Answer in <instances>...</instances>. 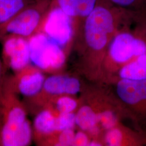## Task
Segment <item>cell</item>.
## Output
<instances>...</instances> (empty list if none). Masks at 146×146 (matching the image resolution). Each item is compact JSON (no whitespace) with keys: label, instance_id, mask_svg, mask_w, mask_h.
<instances>
[{"label":"cell","instance_id":"6da1fadb","mask_svg":"<svg viewBox=\"0 0 146 146\" xmlns=\"http://www.w3.org/2000/svg\"><path fill=\"white\" fill-rule=\"evenodd\" d=\"M136 12L100 0L84 21L76 36L82 35L85 54L92 61H98L99 70L113 37Z\"/></svg>","mask_w":146,"mask_h":146},{"label":"cell","instance_id":"7a4b0ae2","mask_svg":"<svg viewBox=\"0 0 146 146\" xmlns=\"http://www.w3.org/2000/svg\"><path fill=\"white\" fill-rule=\"evenodd\" d=\"M145 54L146 13L140 11L136 13L113 37L100 70L117 72L126 63Z\"/></svg>","mask_w":146,"mask_h":146},{"label":"cell","instance_id":"3957f363","mask_svg":"<svg viewBox=\"0 0 146 146\" xmlns=\"http://www.w3.org/2000/svg\"><path fill=\"white\" fill-rule=\"evenodd\" d=\"M33 138L26 104L5 80L0 93V146H27Z\"/></svg>","mask_w":146,"mask_h":146},{"label":"cell","instance_id":"277c9868","mask_svg":"<svg viewBox=\"0 0 146 146\" xmlns=\"http://www.w3.org/2000/svg\"><path fill=\"white\" fill-rule=\"evenodd\" d=\"M52 0L34 1L19 12L0 31V39L7 34L29 38L40 31Z\"/></svg>","mask_w":146,"mask_h":146},{"label":"cell","instance_id":"5b68a950","mask_svg":"<svg viewBox=\"0 0 146 146\" xmlns=\"http://www.w3.org/2000/svg\"><path fill=\"white\" fill-rule=\"evenodd\" d=\"M31 62L43 72H54L64 65V49L42 32L28 38Z\"/></svg>","mask_w":146,"mask_h":146},{"label":"cell","instance_id":"8992f818","mask_svg":"<svg viewBox=\"0 0 146 146\" xmlns=\"http://www.w3.org/2000/svg\"><path fill=\"white\" fill-rule=\"evenodd\" d=\"M116 93L132 118L146 127V79H119Z\"/></svg>","mask_w":146,"mask_h":146},{"label":"cell","instance_id":"52a82bcc","mask_svg":"<svg viewBox=\"0 0 146 146\" xmlns=\"http://www.w3.org/2000/svg\"><path fill=\"white\" fill-rule=\"evenodd\" d=\"M39 32L46 34L64 49L70 46L75 37L70 18L60 9L52 5V3Z\"/></svg>","mask_w":146,"mask_h":146},{"label":"cell","instance_id":"ba28073f","mask_svg":"<svg viewBox=\"0 0 146 146\" xmlns=\"http://www.w3.org/2000/svg\"><path fill=\"white\" fill-rule=\"evenodd\" d=\"M0 41L5 66L16 73L30 64L31 52L28 38L14 34H7L1 38Z\"/></svg>","mask_w":146,"mask_h":146},{"label":"cell","instance_id":"9c48e42d","mask_svg":"<svg viewBox=\"0 0 146 146\" xmlns=\"http://www.w3.org/2000/svg\"><path fill=\"white\" fill-rule=\"evenodd\" d=\"M45 79L43 71L34 65L29 64L16 72L15 75L8 78L7 81L17 94L31 98L41 92Z\"/></svg>","mask_w":146,"mask_h":146},{"label":"cell","instance_id":"30bf717a","mask_svg":"<svg viewBox=\"0 0 146 146\" xmlns=\"http://www.w3.org/2000/svg\"><path fill=\"white\" fill-rule=\"evenodd\" d=\"M81 83L78 78L63 75H53L45 79L39 95L42 96L74 95L81 90Z\"/></svg>","mask_w":146,"mask_h":146},{"label":"cell","instance_id":"8fae6325","mask_svg":"<svg viewBox=\"0 0 146 146\" xmlns=\"http://www.w3.org/2000/svg\"><path fill=\"white\" fill-rule=\"evenodd\" d=\"M104 141L106 146H145L146 133L117 125L105 131Z\"/></svg>","mask_w":146,"mask_h":146},{"label":"cell","instance_id":"7c38bea8","mask_svg":"<svg viewBox=\"0 0 146 146\" xmlns=\"http://www.w3.org/2000/svg\"><path fill=\"white\" fill-rule=\"evenodd\" d=\"M58 114L48 107H43L37 114L33 123V138L39 143H43L55 134L56 121Z\"/></svg>","mask_w":146,"mask_h":146},{"label":"cell","instance_id":"4fadbf2b","mask_svg":"<svg viewBox=\"0 0 146 146\" xmlns=\"http://www.w3.org/2000/svg\"><path fill=\"white\" fill-rule=\"evenodd\" d=\"M76 125L96 138L100 134L101 128L99 125L98 112L93 105L84 104L75 113Z\"/></svg>","mask_w":146,"mask_h":146},{"label":"cell","instance_id":"5bb4252c","mask_svg":"<svg viewBox=\"0 0 146 146\" xmlns=\"http://www.w3.org/2000/svg\"><path fill=\"white\" fill-rule=\"evenodd\" d=\"M116 73L119 79L131 80L146 79V54L126 63Z\"/></svg>","mask_w":146,"mask_h":146},{"label":"cell","instance_id":"9a60e30c","mask_svg":"<svg viewBox=\"0 0 146 146\" xmlns=\"http://www.w3.org/2000/svg\"><path fill=\"white\" fill-rule=\"evenodd\" d=\"M34 0H0V31L20 11Z\"/></svg>","mask_w":146,"mask_h":146},{"label":"cell","instance_id":"2e32d148","mask_svg":"<svg viewBox=\"0 0 146 146\" xmlns=\"http://www.w3.org/2000/svg\"><path fill=\"white\" fill-rule=\"evenodd\" d=\"M100 0H79L77 15L73 23L76 36L84 20L95 9Z\"/></svg>","mask_w":146,"mask_h":146},{"label":"cell","instance_id":"e0dca14e","mask_svg":"<svg viewBox=\"0 0 146 146\" xmlns=\"http://www.w3.org/2000/svg\"><path fill=\"white\" fill-rule=\"evenodd\" d=\"M98 112L99 125L101 129L104 131L109 130L119 125V118L115 110L109 107L94 106Z\"/></svg>","mask_w":146,"mask_h":146},{"label":"cell","instance_id":"ac0fdd59","mask_svg":"<svg viewBox=\"0 0 146 146\" xmlns=\"http://www.w3.org/2000/svg\"><path fill=\"white\" fill-rule=\"evenodd\" d=\"M75 133L73 129H69L56 133L45 142L44 144L54 146H73Z\"/></svg>","mask_w":146,"mask_h":146},{"label":"cell","instance_id":"d6986e66","mask_svg":"<svg viewBox=\"0 0 146 146\" xmlns=\"http://www.w3.org/2000/svg\"><path fill=\"white\" fill-rule=\"evenodd\" d=\"M78 2L79 0H52V5L60 9L70 18L73 25L77 15Z\"/></svg>","mask_w":146,"mask_h":146},{"label":"cell","instance_id":"ffe728a7","mask_svg":"<svg viewBox=\"0 0 146 146\" xmlns=\"http://www.w3.org/2000/svg\"><path fill=\"white\" fill-rule=\"evenodd\" d=\"M110 4L134 11L146 12V0H106Z\"/></svg>","mask_w":146,"mask_h":146},{"label":"cell","instance_id":"44dd1931","mask_svg":"<svg viewBox=\"0 0 146 146\" xmlns=\"http://www.w3.org/2000/svg\"><path fill=\"white\" fill-rule=\"evenodd\" d=\"M76 125L75 113L58 114L56 121V131L58 133L69 129H74Z\"/></svg>","mask_w":146,"mask_h":146},{"label":"cell","instance_id":"7402d4cb","mask_svg":"<svg viewBox=\"0 0 146 146\" xmlns=\"http://www.w3.org/2000/svg\"><path fill=\"white\" fill-rule=\"evenodd\" d=\"M90 141V140H89L87 133H86L84 131L81 130L75 133L74 142H73V146H89V143Z\"/></svg>","mask_w":146,"mask_h":146},{"label":"cell","instance_id":"603a6c76","mask_svg":"<svg viewBox=\"0 0 146 146\" xmlns=\"http://www.w3.org/2000/svg\"><path fill=\"white\" fill-rule=\"evenodd\" d=\"M89 146H102V143L98 141L97 140H90L89 143Z\"/></svg>","mask_w":146,"mask_h":146},{"label":"cell","instance_id":"cb8c5ba5","mask_svg":"<svg viewBox=\"0 0 146 146\" xmlns=\"http://www.w3.org/2000/svg\"><path fill=\"white\" fill-rule=\"evenodd\" d=\"M35 1H44V0H34Z\"/></svg>","mask_w":146,"mask_h":146}]
</instances>
